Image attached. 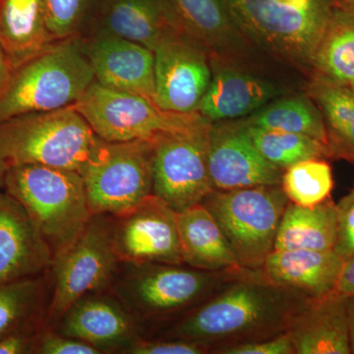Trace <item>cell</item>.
Returning <instances> with one entry per match:
<instances>
[{
  "mask_svg": "<svg viewBox=\"0 0 354 354\" xmlns=\"http://www.w3.org/2000/svg\"><path fill=\"white\" fill-rule=\"evenodd\" d=\"M100 0H46L48 26L55 41L82 37Z\"/></svg>",
  "mask_w": 354,
  "mask_h": 354,
  "instance_id": "cell-32",
  "label": "cell"
},
{
  "mask_svg": "<svg viewBox=\"0 0 354 354\" xmlns=\"http://www.w3.org/2000/svg\"><path fill=\"white\" fill-rule=\"evenodd\" d=\"M288 202L297 206H318L330 199L334 178L325 158H311L291 165L283 172L281 183Z\"/></svg>",
  "mask_w": 354,
  "mask_h": 354,
  "instance_id": "cell-31",
  "label": "cell"
},
{
  "mask_svg": "<svg viewBox=\"0 0 354 354\" xmlns=\"http://www.w3.org/2000/svg\"><path fill=\"white\" fill-rule=\"evenodd\" d=\"M153 142H106L81 176L92 215L127 213L153 194Z\"/></svg>",
  "mask_w": 354,
  "mask_h": 354,
  "instance_id": "cell-9",
  "label": "cell"
},
{
  "mask_svg": "<svg viewBox=\"0 0 354 354\" xmlns=\"http://www.w3.org/2000/svg\"><path fill=\"white\" fill-rule=\"evenodd\" d=\"M4 190L22 205L53 260L83 232L92 213L79 172L41 165H10Z\"/></svg>",
  "mask_w": 354,
  "mask_h": 354,
  "instance_id": "cell-2",
  "label": "cell"
},
{
  "mask_svg": "<svg viewBox=\"0 0 354 354\" xmlns=\"http://www.w3.org/2000/svg\"><path fill=\"white\" fill-rule=\"evenodd\" d=\"M80 38L95 82L156 104L153 50L109 32H91Z\"/></svg>",
  "mask_w": 354,
  "mask_h": 354,
  "instance_id": "cell-15",
  "label": "cell"
},
{
  "mask_svg": "<svg viewBox=\"0 0 354 354\" xmlns=\"http://www.w3.org/2000/svg\"><path fill=\"white\" fill-rule=\"evenodd\" d=\"M218 354H295L292 342L288 333L244 344L225 346L216 351Z\"/></svg>",
  "mask_w": 354,
  "mask_h": 354,
  "instance_id": "cell-36",
  "label": "cell"
},
{
  "mask_svg": "<svg viewBox=\"0 0 354 354\" xmlns=\"http://www.w3.org/2000/svg\"><path fill=\"white\" fill-rule=\"evenodd\" d=\"M8 165H7L3 156L0 152V191L4 189V183H6V176Z\"/></svg>",
  "mask_w": 354,
  "mask_h": 354,
  "instance_id": "cell-41",
  "label": "cell"
},
{
  "mask_svg": "<svg viewBox=\"0 0 354 354\" xmlns=\"http://www.w3.org/2000/svg\"><path fill=\"white\" fill-rule=\"evenodd\" d=\"M344 259L335 250H277L266 258L260 272L274 285L317 299L335 293Z\"/></svg>",
  "mask_w": 354,
  "mask_h": 354,
  "instance_id": "cell-20",
  "label": "cell"
},
{
  "mask_svg": "<svg viewBox=\"0 0 354 354\" xmlns=\"http://www.w3.org/2000/svg\"><path fill=\"white\" fill-rule=\"evenodd\" d=\"M113 220L114 244L121 262L183 264L176 212L160 197L151 194Z\"/></svg>",
  "mask_w": 354,
  "mask_h": 354,
  "instance_id": "cell-13",
  "label": "cell"
},
{
  "mask_svg": "<svg viewBox=\"0 0 354 354\" xmlns=\"http://www.w3.org/2000/svg\"><path fill=\"white\" fill-rule=\"evenodd\" d=\"M212 77L197 113L209 123L242 120L281 94L278 86L211 57Z\"/></svg>",
  "mask_w": 354,
  "mask_h": 354,
  "instance_id": "cell-18",
  "label": "cell"
},
{
  "mask_svg": "<svg viewBox=\"0 0 354 354\" xmlns=\"http://www.w3.org/2000/svg\"><path fill=\"white\" fill-rule=\"evenodd\" d=\"M337 236V204L332 198L311 208L288 202L279 223L274 249L335 250Z\"/></svg>",
  "mask_w": 354,
  "mask_h": 354,
  "instance_id": "cell-25",
  "label": "cell"
},
{
  "mask_svg": "<svg viewBox=\"0 0 354 354\" xmlns=\"http://www.w3.org/2000/svg\"><path fill=\"white\" fill-rule=\"evenodd\" d=\"M237 122L258 152L283 171L304 160L330 158L328 147L311 137L250 127L239 120Z\"/></svg>",
  "mask_w": 354,
  "mask_h": 354,
  "instance_id": "cell-30",
  "label": "cell"
},
{
  "mask_svg": "<svg viewBox=\"0 0 354 354\" xmlns=\"http://www.w3.org/2000/svg\"><path fill=\"white\" fill-rule=\"evenodd\" d=\"M12 70L13 67L10 64V60L7 57L6 51L0 44V97L8 83Z\"/></svg>",
  "mask_w": 354,
  "mask_h": 354,
  "instance_id": "cell-39",
  "label": "cell"
},
{
  "mask_svg": "<svg viewBox=\"0 0 354 354\" xmlns=\"http://www.w3.org/2000/svg\"><path fill=\"white\" fill-rule=\"evenodd\" d=\"M244 124L305 135L327 146V131L322 113L310 95L274 99L255 113L239 120Z\"/></svg>",
  "mask_w": 354,
  "mask_h": 354,
  "instance_id": "cell-29",
  "label": "cell"
},
{
  "mask_svg": "<svg viewBox=\"0 0 354 354\" xmlns=\"http://www.w3.org/2000/svg\"><path fill=\"white\" fill-rule=\"evenodd\" d=\"M309 95L322 113L330 158L354 165V93L348 86L314 76Z\"/></svg>",
  "mask_w": 354,
  "mask_h": 354,
  "instance_id": "cell-26",
  "label": "cell"
},
{
  "mask_svg": "<svg viewBox=\"0 0 354 354\" xmlns=\"http://www.w3.org/2000/svg\"><path fill=\"white\" fill-rule=\"evenodd\" d=\"M241 272H207L184 264L122 263L111 290L142 328L143 324L179 318Z\"/></svg>",
  "mask_w": 354,
  "mask_h": 354,
  "instance_id": "cell-5",
  "label": "cell"
},
{
  "mask_svg": "<svg viewBox=\"0 0 354 354\" xmlns=\"http://www.w3.org/2000/svg\"><path fill=\"white\" fill-rule=\"evenodd\" d=\"M335 293L344 297L354 295V254L344 260Z\"/></svg>",
  "mask_w": 354,
  "mask_h": 354,
  "instance_id": "cell-38",
  "label": "cell"
},
{
  "mask_svg": "<svg viewBox=\"0 0 354 354\" xmlns=\"http://www.w3.org/2000/svg\"><path fill=\"white\" fill-rule=\"evenodd\" d=\"M50 247L17 200L0 191V285L50 269Z\"/></svg>",
  "mask_w": 354,
  "mask_h": 354,
  "instance_id": "cell-17",
  "label": "cell"
},
{
  "mask_svg": "<svg viewBox=\"0 0 354 354\" xmlns=\"http://www.w3.org/2000/svg\"><path fill=\"white\" fill-rule=\"evenodd\" d=\"M212 349L201 342L184 339H169V337H140L124 354H207Z\"/></svg>",
  "mask_w": 354,
  "mask_h": 354,
  "instance_id": "cell-33",
  "label": "cell"
},
{
  "mask_svg": "<svg viewBox=\"0 0 354 354\" xmlns=\"http://www.w3.org/2000/svg\"><path fill=\"white\" fill-rule=\"evenodd\" d=\"M94 81L80 37L55 41L12 70L0 97V122L73 106Z\"/></svg>",
  "mask_w": 354,
  "mask_h": 354,
  "instance_id": "cell-4",
  "label": "cell"
},
{
  "mask_svg": "<svg viewBox=\"0 0 354 354\" xmlns=\"http://www.w3.org/2000/svg\"><path fill=\"white\" fill-rule=\"evenodd\" d=\"M50 279L48 271L0 285V337L26 328L44 326Z\"/></svg>",
  "mask_w": 354,
  "mask_h": 354,
  "instance_id": "cell-28",
  "label": "cell"
},
{
  "mask_svg": "<svg viewBox=\"0 0 354 354\" xmlns=\"http://www.w3.org/2000/svg\"><path fill=\"white\" fill-rule=\"evenodd\" d=\"M155 102L162 111L197 113L212 77L208 51L180 32L165 36L153 50Z\"/></svg>",
  "mask_w": 354,
  "mask_h": 354,
  "instance_id": "cell-12",
  "label": "cell"
},
{
  "mask_svg": "<svg viewBox=\"0 0 354 354\" xmlns=\"http://www.w3.org/2000/svg\"><path fill=\"white\" fill-rule=\"evenodd\" d=\"M95 134L106 142H155L167 133L189 129L205 121L198 113H174L140 95L93 82L74 104Z\"/></svg>",
  "mask_w": 354,
  "mask_h": 354,
  "instance_id": "cell-10",
  "label": "cell"
},
{
  "mask_svg": "<svg viewBox=\"0 0 354 354\" xmlns=\"http://www.w3.org/2000/svg\"><path fill=\"white\" fill-rule=\"evenodd\" d=\"M183 264L207 272H241L223 230L208 209L195 205L176 212Z\"/></svg>",
  "mask_w": 354,
  "mask_h": 354,
  "instance_id": "cell-22",
  "label": "cell"
},
{
  "mask_svg": "<svg viewBox=\"0 0 354 354\" xmlns=\"http://www.w3.org/2000/svg\"><path fill=\"white\" fill-rule=\"evenodd\" d=\"M310 299L274 285L260 271L244 270L177 318L160 337L201 342L216 353L225 346L286 333L293 317Z\"/></svg>",
  "mask_w": 354,
  "mask_h": 354,
  "instance_id": "cell-1",
  "label": "cell"
},
{
  "mask_svg": "<svg viewBox=\"0 0 354 354\" xmlns=\"http://www.w3.org/2000/svg\"><path fill=\"white\" fill-rule=\"evenodd\" d=\"M349 88H351V90H353V93H354V82H353V84H351V86H349Z\"/></svg>",
  "mask_w": 354,
  "mask_h": 354,
  "instance_id": "cell-44",
  "label": "cell"
},
{
  "mask_svg": "<svg viewBox=\"0 0 354 354\" xmlns=\"http://www.w3.org/2000/svg\"><path fill=\"white\" fill-rule=\"evenodd\" d=\"M339 6L344 7V8L348 9L351 12L354 13V0H348V1L342 2V3H337Z\"/></svg>",
  "mask_w": 354,
  "mask_h": 354,
  "instance_id": "cell-42",
  "label": "cell"
},
{
  "mask_svg": "<svg viewBox=\"0 0 354 354\" xmlns=\"http://www.w3.org/2000/svg\"><path fill=\"white\" fill-rule=\"evenodd\" d=\"M44 327L26 328L0 337V354L35 353L39 333Z\"/></svg>",
  "mask_w": 354,
  "mask_h": 354,
  "instance_id": "cell-37",
  "label": "cell"
},
{
  "mask_svg": "<svg viewBox=\"0 0 354 354\" xmlns=\"http://www.w3.org/2000/svg\"><path fill=\"white\" fill-rule=\"evenodd\" d=\"M35 354H102L87 342L44 327L39 333Z\"/></svg>",
  "mask_w": 354,
  "mask_h": 354,
  "instance_id": "cell-34",
  "label": "cell"
},
{
  "mask_svg": "<svg viewBox=\"0 0 354 354\" xmlns=\"http://www.w3.org/2000/svg\"><path fill=\"white\" fill-rule=\"evenodd\" d=\"M50 329L87 342L102 354H124L143 337L138 321L113 290L79 298Z\"/></svg>",
  "mask_w": 354,
  "mask_h": 354,
  "instance_id": "cell-14",
  "label": "cell"
},
{
  "mask_svg": "<svg viewBox=\"0 0 354 354\" xmlns=\"http://www.w3.org/2000/svg\"><path fill=\"white\" fill-rule=\"evenodd\" d=\"M91 32L122 37L153 51L179 30L167 0H100L85 34Z\"/></svg>",
  "mask_w": 354,
  "mask_h": 354,
  "instance_id": "cell-19",
  "label": "cell"
},
{
  "mask_svg": "<svg viewBox=\"0 0 354 354\" xmlns=\"http://www.w3.org/2000/svg\"><path fill=\"white\" fill-rule=\"evenodd\" d=\"M104 143L74 104L0 122V152L8 167L41 165L81 174Z\"/></svg>",
  "mask_w": 354,
  "mask_h": 354,
  "instance_id": "cell-3",
  "label": "cell"
},
{
  "mask_svg": "<svg viewBox=\"0 0 354 354\" xmlns=\"http://www.w3.org/2000/svg\"><path fill=\"white\" fill-rule=\"evenodd\" d=\"M242 34L274 55L311 68L337 0H227Z\"/></svg>",
  "mask_w": 354,
  "mask_h": 354,
  "instance_id": "cell-6",
  "label": "cell"
},
{
  "mask_svg": "<svg viewBox=\"0 0 354 354\" xmlns=\"http://www.w3.org/2000/svg\"><path fill=\"white\" fill-rule=\"evenodd\" d=\"M202 204L216 218L242 269L260 271L274 250L288 204L281 185L213 190Z\"/></svg>",
  "mask_w": 354,
  "mask_h": 354,
  "instance_id": "cell-8",
  "label": "cell"
},
{
  "mask_svg": "<svg viewBox=\"0 0 354 354\" xmlns=\"http://www.w3.org/2000/svg\"><path fill=\"white\" fill-rule=\"evenodd\" d=\"M53 43L46 0H1L0 44L13 69Z\"/></svg>",
  "mask_w": 354,
  "mask_h": 354,
  "instance_id": "cell-23",
  "label": "cell"
},
{
  "mask_svg": "<svg viewBox=\"0 0 354 354\" xmlns=\"http://www.w3.org/2000/svg\"><path fill=\"white\" fill-rule=\"evenodd\" d=\"M208 165L216 191L281 185L283 172L258 152L237 120L209 125Z\"/></svg>",
  "mask_w": 354,
  "mask_h": 354,
  "instance_id": "cell-16",
  "label": "cell"
},
{
  "mask_svg": "<svg viewBox=\"0 0 354 354\" xmlns=\"http://www.w3.org/2000/svg\"><path fill=\"white\" fill-rule=\"evenodd\" d=\"M286 333L295 354H351L346 297L332 293L310 299Z\"/></svg>",
  "mask_w": 354,
  "mask_h": 354,
  "instance_id": "cell-21",
  "label": "cell"
},
{
  "mask_svg": "<svg viewBox=\"0 0 354 354\" xmlns=\"http://www.w3.org/2000/svg\"><path fill=\"white\" fill-rule=\"evenodd\" d=\"M348 1V0H337V3H342V2Z\"/></svg>",
  "mask_w": 354,
  "mask_h": 354,
  "instance_id": "cell-43",
  "label": "cell"
},
{
  "mask_svg": "<svg viewBox=\"0 0 354 354\" xmlns=\"http://www.w3.org/2000/svg\"><path fill=\"white\" fill-rule=\"evenodd\" d=\"M0 2H1V0H0Z\"/></svg>",
  "mask_w": 354,
  "mask_h": 354,
  "instance_id": "cell-45",
  "label": "cell"
},
{
  "mask_svg": "<svg viewBox=\"0 0 354 354\" xmlns=\"http://www.w3.org/2000/svg\"><path fill=\"white\" fill-rule=\"evenodd\" d=\"M346 314H348L349 337H351V354H354V295L346 297Z\"/></svg>",
  "mask_w": 354,
  "mask_h": 354,
  "instance_id": "cell-40",
  "label": "cell"
},
{
  "mask_svg": "<svg viewBox=\"0 0 354 354\" xmlns=\"http://www.w3.org/2000/svg\"><path fill=\"white\" fill-rule=\"evenodd\" d=\"M209 125L205 120L153 142V194L176 212L201 204L214 190L208 165Z\"/></svg>",
  "mask_w": 354,
  "mask_h": 354,
  "instance_id": "cell-11",
  "label": "cell"
},
{
  "mask_svg": "<svg viewBox=\"0 0 354 354\" xmlns=\"http://www.w3.org/2000/svg\"><path fill=\"white\" fill-rule=\"evenodd\" d=\"M121 264L114 244L113 216L92 215L48 270L51 293L44 326L53 328L84 295L111 290Z\"/></svg>",
  "mask_w": 354,
  "mask_h": 354,
  "instance_id": "cell-7",
  "label": "cell"
},
{
  "mask_svg": "<svg viewBox=\"0 0 354 354\" xmlns=\"http://www.w3.org/2000/svg\"><path fill=\"white\" fill-rule=\"evenodd\" d=\"M315 76L349 86L354 82V13L337 4L311 60Z\"/></svg>",
  "mask_w": 354,
  "mask_h": 354,
  "instance_id": "cell-27",
  "label": "cell"
},
{
  "mask_svg": "<svg viewBox=\"0 0 354 354\" xmlns=\"http://www.w3.org/2000/svg\"><path fill=\"white\" fill-rule=\"evenodd\" d=\"M179 32L212 55L236 46L241 30L227 0H167Z\"/></svg>",
  "mask_w": 354,
  "mask_h": 354,
  "instance_id": "cell-24",
  "label": "cell"
},
{
  "mask_svg": "<svg viewBox=\"0 0 354 354\" xmlns=\"http://www.w3.org/2000/svg\"><path fill=\"white\" fill-rule=\"evenodd\" d=\"M337 212V236L335 251L342 258L354 254V185L339 204Z\"/></svg>",
  "mask_w": 354,
  "mask_h": 354,
  "instance_id": "cell-35",
  "label": "cell"
}]
</instances>
